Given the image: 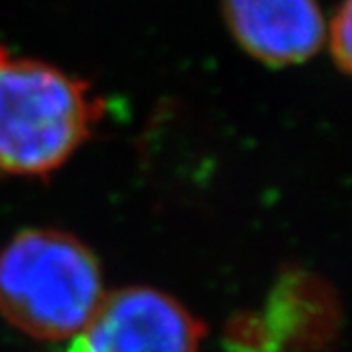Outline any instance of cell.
<instances>
[{"label": "cell", "instance_id": "cell-1", "mask_svg": "<svg viewBox=\"0 0 352 352\" xmlns=\"http://www.w3.org/2000/svg\"><path fill=\"white\" fill-rule=\"evenodd\" d=\"M102 100L89 83L0 47V174L49 176L91 136Z\"/></svg>", "mask_w": 352, "mask_h": 352}, {"label": "cell", "instance_id": "cell-2", "mask_svg": "<svg viewBox=\"0 0 352 352\" xmlns=\"http://www.w3.org/2000/svg\"><path fill=\"white\" fill-rule=\"evenodd\" d=\"M104 295L96 255L72 234L32 228L0 250V314L26 336L79 338Z\"/></svg>", "mask_w": 352, "mask_h": 352}, {"label": "cell", "instance_id": "cell-3", "mask_svg": "<svg viewBox=\"0 0 352 352\" xmlns=\"http://www.w3.org/2000/svg\"><path fill=\"white\" fill-rule=\"evenodd\" d=\"M199 322L181 301L153 287L107 293L70 352H197Z\"/></svg>", "mask_w": 352, "mask_h": 352}, {"label": "cell", "instance_id": "cell-4", "mask_svg": "<svg viewBox=\"0 0 352 352\" xmlns=\"http://www.w3.org/2000/svg\"><path fill=\"white\" fill-rule=\"evenodd\" d=\"M221 11L238 47L265 66H297L324 49L318 0H221Z\"/></svg>", "mask_w": 352, "mask_h": 352}, {"label": "cell", "instance_id": "cell-5", "mask_svg": "<svg viewBox=\"0 0 352 352\" xmlns=\"http://www.w3.org/2000/svg\"><path fill=\"white\" fill-rule=\"evenodd\" d=\"M350 36H352V13L350 0H344L340 9L333 13L331 19H327V34H324V49L331 54L336 66L340 70L350 68Z\"/></svg>", "mask_w": 352, "mask_h": 352}]
</instances>
